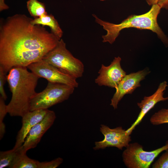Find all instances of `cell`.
Here are the masks:
<instances>
[{
    "label": "cell",
    "mask_w": 168,
    "mask_h": 168,
    "mask_svg": "<svg viewBox=\"0 0 168 168\" xmlns=\"http://www.w3.org/2000/svg\"><path fill=\"white\" fill-rule=\"evenodd\" d=\"M150 122L155 125L168 123V108H162L155 113L151 117Z\"/></svg>",
    "instance_id": "cell-18"
},
{
    "label": "cell",
    "mask_w": 168,
    "mask_h": 168,
    "mask_svg": "<svg viewBox=\"0 0 168 168\" xmlns=\"http://www.w3.org/2000/svg\"><path fill=\"white\" fill-rule=\"evenodd\" d=\"M42 59L76 79L82 77L84 72L83 63L67 49L62 39Z\"/></svg>",
    "instance_id": "cell-4"
},
{
    "label": "cell",
    "mask_w": 168,
    "mask_h": 168,
    "mask_svg": "<svg viewBox=\"0 0 168 168\" xmlns=\"http://www.w3.org/2000/svg\"><path fill=\"white\" fill-rule=\"evenodd\" d=\"M150 72L148 69L146 68L126 75L115 88L116 91L111 99L110 105L114 109H117L119 102L124 96L132 94L137 87L140 86V82Z\"/></svg>",
    "instance_id": "cell-9"
},
{
    "label": "cell",
    "mask_w": 168,
    "mask_h": 168,
    "mask_svg": "<svg viewBox=\"0 0 168 168\" xmlns=\"http://www.w3.org/2000/svg\"><path fill=\"white\" fill-rule=\"evenodd\" d=\"M49 110L40 109L30 111L22 117L21 127L17 133L13 148L17 149L22 145L31 128L44 118Z\"/></svg>",
    "instance_id": "cell-13"
},
{
    "label": "cell",
    "mask_w": 168,
    "mask_h": 168,
    "mask_svg": "<svg viewBox=\"0 0 168 168\" xmlns=\"http://www.w3.org/2000/svg\"><path fill=\"white\" fill-rule=\"evenodd\" d=\"M121 58L118 56L114 57L108 66L102 64L98 72L99 75L95 80V83L100 86L115 88L126 75L121 67Z\"/></svg>",
    "instance_id": "cell-10"
},
{
    "label": "cell",
    "mask_w": 168,
    "mask_h": 168,
    "mask_svg": "<svg viewBox=\"0 0 168 168\" xmlns=\"http://www.w3.org/2000/svg\"><path fill=\"white\" fill-rule=\"evenodd\" d=\"M5 100L0 96V139L3 137L5 132V126L3 122L4 119L7 113V105L5 104Z\"/></svg>",
    "instance_id": "cell-19"
},
{
    "label": "cell",
    "mask_w": 168,
    "mask_h": 168,
    "mask_svg": "<svg viewBox=\"0 0 168 168\" xmlns=\"http://www.w3.org/2000/svg\"><path fill=\"white\" fill-rule=\"evenodd\" d=\"M39 161L29 157L20 148L9 168H38Z\"/></svg>",
    "instance_id": "cell-15"
},
{
    "label": "cell",
    "mask_w": 168,
    "mask_h": 168,
    "mask_svg": "<svg viewBox=\"0 0 168 168\" xmlns=\"http://www.w3.org/2000/svg\"><path fill=\"white\" fill-rule=\"evenodd\" d=\"M122 127L111 128L106 125L101 124L100 131L104 138L102 141L95 142L93 149L97 150L107 147H114L122 150L124 147L126 148L131 139L130 135Z\"/></svg>",
    "instance_id": "cell-8"
},
{
    "label": "cell",
    "mask_w": 168,
    "mask_h": 168,
    "mask_svg": "<svg viewBox=\"0 0 168 168\" xmlns=\"http://www.w3.org/2000/svg\"><path fill=\"white\" fill-rule=\"evenodd\" d=\"M26 3L27 7L30 14L34 18L40 17L47 13L44 3L38 0H29Z\"/></svg>",
    "instance_id": "cell-16"
},
{
    "label": "cell",
    "mask_w": 168,
    "mask_h": 168,
    "mask_svg": "<svg viewBox=\"0 0 168 168\" xmlns=\"http://www.w3.org/2000/svg\"><path fill=\"white\" fill-rule=\"evenodd\" d=\"M63 161V159L60 157L49 161L40 162L38 168H55L58 167Z\"/></svg>",
    "instance_id": "cell-21"
},
{
    "label": "cell",
    "mask_w": 168,
    "mask_h": 168,
    "mask_svg": "<svg viewBox=\"0 0 168 168\" xmlns=\"http://www.w3.org/2000/svg\"><path fill=\"white\" fill-rule=\"evenodd\" d=\"M157 4L161 8L168 10V0H159Z\"/></svg>",
    "instance_id": "cell-23"
},
{
    "label": "cell",
    "mask_w": 168,
    "mask_h": 168,
    "mask_svg": "<svg viewBox=\"0 0 168 168\" xmlns=\"http://www.w3.org/2000/svg\"><path fill=\"white\" fill-rule=\"evenodd\" d=\"M168 149V140L164 146L151 151L144 150L137 142L130 143L123 152V161L128 168H149L160 154Z\"/></svg>",
    "instance_id": "cell-6"
},
{
    "label": "cell",
    "mask_w": 168,
    "mask_h": 168,
    "mask_svg": "<svg viewBox=\"0 0 168 168\" xmlns=\"http://www.w3.org/2000/svg\"><path fill=\"white\" fill-rule=\"evenodd\" d=\"M27 68L40 78H44L48 82L66 84L75 88L78 86L76 78L43 59L30 64Z\"/></svg>",
    "instance_id": "cell-7"
},
{
    "label": "cell",
    "mask_w": 168,
    "mask_h": 168,
    "mask_svg": "<svg viewBox=\"0 0 168 168\" xmlns=\"http://www.w3.org/2000/svg\"><path fill=\"white\" fill-rule=\"evenodd\" d=\"M32 19L16 14L1 21L0 66L6 74L42 60L60 40L44 26L32 24Z\"/></svg>",
    "instance_id": "cell-1"
},
{
    "label": "cell",
    "mask_w": 168,
    "mask_h": 168,
    "mask_svg": "<svg viewBox=\"0 0 168 168\" xmlns=\"http://www.w3.org/2000/svg\"><path fill=\"white\" fill-rule=\"evenodd\" d=\"M17 149H12L0 152V168H8L12 163L17 154Z\"/></svg>",
    "instance_id": "cell-17"
},
{
    "label": "cell",
    "mask_w": 168,
    "mask_h": 168,
    "mask_svg": "<svg viewBox=\"0 0 168 168\" xmlns=\"http://www.w3.org/2000/svg\"><path fill=\"white\" fill-rule=\"evenodd\" d=\"M56 118L55 112L49 110L44 118L29 131L23 144L20 147L21 152L26 153L28 150L36 147L44 134L53 125Z\"/></svg>",
    "instance_id": "cell-11"
},
{
    "label": "cell",
    "mask_w": 168,
    "mask_h": 168,
    "mask_svg": "<svg viewBox=\"0 0 168 168\" xmlns=\"http://www.w3.org/2000/svg\"><path fill=\"white\" fill-rule=\"evenodd\" d=\"M100 0L101 1H104L106 0Z\"/></svg>",
    "instance_id": "cell-26"
},
{
    "label": "cell",
    "mask_w": 168,
    "mask_h": 168,
    "mask_svg": "<svg viewBox=\"0 0 168 168\" xmlns=\"http://www.w3.org/2000/svg\"><path fill=\"white\" fill-rule=\"evenodd\" d=\"M168 86L167 82L164 81L160 83L155 92L152 95L145 96L140 102L137 103L138 107L141 109L138 117L131 126L126 130V132L130 135L136 127L142 121L145 115L158 102L168 100V97H165L163 95L166 87Z\"/></svg>",
    "instance_id": "cell-12"
},
{
    "label": "cell",
    "mask_w": 168,
    "mask_h": 168,
    "mask_svg": "<svg viewBox=\"0 0 168 168\" xmlns=\"http://www.w3.org/2000/svg\"><path fill=\"white\" fill-rule=\"evenodd\" d=\"M6 73L4 71L2 68L0 66V93L1 96L5 100L7 96L5 92L4 85L7 81Z\"/></svg>",
    "instance_id": "cell-22"
},
{
    "label": "cell",
    "mask_w": 168,
    "mask_h": 168,
    "mask_svg": "<svg viewBox=\"0 0 168 168\" xmlns=\"http://www.w3.org/2000/svg\"><path fill=\"white\" fill-rule=\"evenodd\" d=\"M160 6L156 4L152 6L147 12L140 15H132L119 24H115L102 20L95 14H92L95 21L106 30V34L102 36L103 42L112 44L122 30L129 28L139 29L150 30L155 33L166 47H168V38L159 26L157 17L161 9Z\"/></svg>",
    "instance_id": "cell-3"
},
{
    "label": "cell",
    "mask_w": 168,
    "mask_h": 168,
    "mask_svg": "<svg viewBox=\"0 0 168 168\" xmlns=\"http://www.w3.org/2000/svg\"><path fill=\"white\" fill-rule=\"evenodd\" d=\"M153 168H168V149L152 165Z\"/></svg>",
    "instance_id": "cell-20"
},
{
    "label": "cell",
    "mask_w": 168,
    "mask_h": 168,
    "mask_svg": "<svg viewBox=\"0 0 168 168\" xmlns=\"http://www.w3.org/2000/svg\"><path fill=\"white\" fill-rule=\"evenodd\" d=\"M9 8V7L5 3V0H0V11L1 12Z\"/></svg>",
    "instance_id": "cell-24"
},
{
    "label": "cell",
    "mask_w": 168,
    "mask_h": 168,
    "mask_svg": "<svg viewBox=\"0 0 168 168\" xmlns=\"http://www.w3.org/2000/svg\"><path fill=\"white\" fill-rule=\"evenodd\" d=\"M31 23L33 25L47 26L51 29V32L58 39L60 40L63 35V31L54 16L52 14L47 13L40 17L32 19Z\"/></svg>",
    "instance_id": "cell-14"
},
{
    "label": "cell",
    "mask_w": 168,
    "mask_h": 168,
    "mask_svg": "<svg viewBox=\"0 0 168 168\" xmlns=\"http://www.w3.org/2000/svg\"><path fill=\"white\" fill-rule=\"evenodd\" d=\"M75 88L66 84L48 82L42 91L36 93L31 98L30 111L48 108L68 100Z\"/></svg>",
    "instance_id": "cell-5"
},
{
    "label": "cell",
    "mask_w": 168,
    "mask_h": 168,
    "mask_svg": "<svg viewBox=\"0 0 168 168\" xmlns=\"http://www.w3.org/2000/svg\"><path fill=\"white\" fill-rule=\"evenodd\" d=\"M159 0H145L146 2L150 6L157 4Z\"/></svg>",
    "instance_id": "cell-25"
},
{
    "label": "cell",
    "mask_w": 168,
    "mask_h": 168,
    "mask_svg": "<svg viewBox=\"0 0 168 168\" xmlns=\"http://www.w3.org/2000/svg\"><path fill=\"white\" fill-rule=\"evenodd\" d=\"M27 68L15 67L7 75V81L12 94L7 108L8 113L11 116L22 117L29 112L30 100L36 93L35 88L40 78Z\"/></svg>",
    "instance_id": "cell-2"
}]
</instances>
